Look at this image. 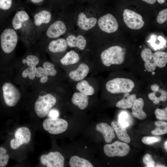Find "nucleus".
I'll list each match as a JSON object with an SVG mask.
<instances>
[{
    "instance_id": "obj_32",
    "label": "nucleus",
    "mask_w": 167,
    "mask_h": 167,
    "mask_svg": "<svg viewBox=\"0 0 167 167\" xmlns=\"http://www.w3.org/2000/svg\"><path fill=\"white\" fill-rule=\"evenodd\" d=\"M12 0H0V10L7 12L10 14L16 10L12 8Z\"/></svg>"
},
{
    "instance_id": "obj_19",
    "label": "nucleus",
    "mask_w": 167,
    "mask_h": 167,
    "mask_svg": "<svg viewBox=\"0 0 167 167\" xmlns=\"http://www.w3.org/2000/svg\"><path fill=\"white\" fill-rule=\"evenodd\" d=\"M96 129L103 135L105 141L111 143L115 137L114 130L112 126L105 122H101L96 125Z\"/></svg>"
},
{
    "instance_id": "obj_26",
    "label": "nucleus",
    "mask_w": 167,
    "mask_h": 167,
    "mask_svg": "<svg viewBox=\"0 0 167 167\" xmlns=\"http://www.w3.org/2000/svg\"><path fill=\"white\" fill-rule=\"evenodd\" d=\"M136 99L135 94L130 95L129 92L125 93L123 98L116 103V106L124 109L131 108Z\"/></svg>"
},
{
    "instance_id": "obj_14",
    "label": "nucleus",
    "mask_w": 167,
    "mask_h": 167,
    "mask_svg": "<svg viewBox=\"0 0 167 167\" xmlns=\"http://www.w3.org/2000/svg\"><path fill=\"white\" fill-rule=\"evenodd\" d=\"M98 24L102 31L108 33L116 31L119 26L116 18L110 13L101 17L98 20Z\"/></svg>"
},
{
    "instance_id": "obj_27",
    "label": "nucleus",
    "mask_w": 167,
    "mask_h": 167,
    "mask_svg": "<svg viewBox=\"0 0 167 167\" xmlns=\"http://www.w3.org/2000/svg\"><path fill=\"white\" fill-rule=\"evenodd\" d=\"M71 167H93L92 164L88 161L77 156H72L69 161Z\"/></svg>"
},
{
    "instance_id": "obj_12",
    "label": "nucleus",
    "mask_w": 167,
    "mask_h": 167,
    "mask_svg": "<svg viewBox=\"0 0 167 167\" xmlns=\"http://www.w3.org/2000/svg\"><path fill=\"white\" fill-rule=\"evenodd\" d=\"M124 22L129 28L133 29H139L144 25L142 16L135 12L125 9L123 14Z\"/></svg>"
},
{
    "instance_id": "obj_16",
    "label": "nucleus",
    "mask_w": 167,
    "mask_h": 167,
    "mask_svg": "<svg viewBox=\"0 0 167 167\" xmlns=\"http://www.w3.org/2000/svg\"><path fill=\"white\" fill-rule=\"evenodd\" d=\"M91 69L88 64L84 62L81 63L75 68L69 71L68 76L71 81L77 82L85 79L89 73Z\"/></svg>"
},
{
    "instance_id": "obj_6",
    "label": "nucleus",
    "mask_w": 167,
    "mask_h": 167,
    "mask_svg": "<svg viewBox=\"0 0 167 167\" xmlns=\"http://www.w3.org/2000/svg\"><path fill=\"white\" fill-rule=\"evenodd\" d=\"M31 16L35 28L36 44L44 31L45 27L51 22L52 14L49 11L43 9L32 13Z\"/></svg>"
},
{
    "instance_id": "obj_43",
    "label": "nucleus",
    "mask_w": 167,
    "mask_h": 167,
    "mask_svg": "<svg viewBox=\"0 0 167 167\" xmlns=\"http://www.w3.org/2000/svg\"><path fill=\"white\" fill-rule=\"evenodd\" d=\"M157 2L160 4H163L165 2V0H157Z\"/></svg>"
},
{
    "instance_id": "obj_44",
    "label": "nucleus",
    "mask_w": 167,
    "mask_h": 167,
    "mask_svg": "<svg viewBox=\"0 0 167 167\" xmlns=\"http://www.w3.org/2000/svg\"><path fill=\"white\" fill-rule=\"evenodd\" d=\"M156 167H165V165H157L156 166Z\"/></svg>"
},
{
    "instance_id": "obj_25",
    "label": "nucleus",
    "mask_w": 167,
    "mask_h": 167,
    "mask_svg": "<svg viewBox=\"0 0 167 167\" xmlns=\"http://www.w3.org/2000/svg\"><path fill=\"white\" fill-rule=\"evenodd\" d=\"M118 139L126 143H129L131 139L128 135L126 128L122 126L118 122L113 121L111 124Z\"/></svg>"
},
{
    "instance_id": "obj_9",
    "label": "nucleus",
    "mask_w": 167,
    "mask_h": 167,
    "mask_svg": "<svg viewBox=\"0 0 167 167\" xmlns=\"http://www.w3.org/2000/svg\"><path fill=\"white\" fill-rule=\"evenodd\" d=\"M67 122L60 118H51L45 119L43 122L44 129L49 133L56 135L65 131L68 127Z\"/></svg>"
},
{
    "instance_id": "obj_39",
    "label": "nucleus",
    "mask_w": 167,
    "mask_h": 167,
    "mask_svg": "<svg viewBox=\"0 0 167 167\" xmlns=\"http://www.w3.org/2000/svg\"><path fill=\"white\" fill-rule=\"evenodd\" d=\"M151 88L153 92L156 91L159 89V87L158 85L155 84L151 86Z\"/></svg>"
},
{
    "instance_id": "obj_23",
    "label": "nucleus",
    "mask_w": 167,
    "mask_h": 167,
    "mask_svg": "<svg viewBox=\"0 0 167 167\" xmlns=\"http://www.w3.org/2000/svg\"><path fill=\"white\" fill-rule=\"evenodd\" d=\"M66 41L68 46L70 47H76L80 50H84L87 44L86 39L81 35L77 37L74 35H70L67 37Z\"/></svg>"
},
{
    "instance_id": "obj_18",
    "label": "nucleus",
    "mask_w": 167,
    "mask_h": 167,
    "mask_svg": "<svg viewBox=\"0 0 167 167\" xmlns=\"http://www.w3.org/2000/svg\"><path fill=\"white\" fill-rule=\"evenodd\" d=\"M79 54L73 50L67 52L66 54L55 64L59 67L64 69L66 67L73 66L80 61Z\"/></svg>"
},
{
    "instance_id": "obj_3",
    "label": "nucleus",
    "mask_w": 167,
    "mask_h": 167,
    "mask_svg": "<svg viewBox=\"0 0 167 167\" xmlns=\"http://www.w3.org/2000/svg\"><path fill=\"white\" fill-rule=\"evenodd\" d=\"M13 13L10 21L11 25L17 34L19 40L26 49L35 44V28L31 17L24 9L19 8Z\"/></svg>"
},
{
    "instance_id": "obj_45",
    "label": "nucleus",
    "mask_w": 167,
    "mask_h": 167,
    "mask_svg": "<svg viewBox=\"0 0 167 167\" xmlns=\"http://www.w3.org/2000/svg\"><path fill=\"white\" fill-rule=\"evenodd\" d=\"M152 75H154L155 74V73L154 72V71H152Z\"/></svg>"
},
{
    "instance_id": "obj_11",
    "label": "nucleus",
    "mask_w": 167,
    "mask_h": 167,
    "mask_svg": "<svg viewBox=\"0 0 167 167\" xmlns=\"http://www.w3.org/2000/svg\"><path fill=\"white\" fill-rule=\"evenodd\" d=\"M31 132L28 128L20 127L17 129L15 134V138L10 141V146L13 149L19 148L24 144H28L31 139Z\"/></svg>"
},
{
    "instance_id": "obj_33",
    "label": "nucleus",
    "mask_w": 167,
    "mask_h": 167,
    "mask_svg": "<svg viewBox=\"0 0 167 167\" xmlns=\"http://www.w3.org/2000/svg\"><path fill=\"white\" fill-rule=\"evenodd\" d=\"M6 153L5 148L0 147V167H5L8 164L9 156Z\"/></svg>"
},
{
    "instance_id": "obj_4",
    "label": "nucleus",
    "mask_w": 167,
    "mask_h": 167,
    "mask_svg": "<svg viewBox=\"0 0 167 167\" xmlns=\"http://www.w3.org/2000/svg\"><path fill=\"white\" fill-rule=\"evenodd\" d=\"M59 67L43 56L38 66L35 78L30 90L62 83V78Z\"/></svg>"
},
{
    "instance_id": "obj_40",
    "label": "nucleus",
    "mask_w": 167,
    "mask_h": 167,
    "mask_svg": "<svg viewBox=\"0 0 167 167\" xmlns=\"http://www.w3.org/2000/svg\"><path fill=\"white\" fill-rule=\"evenodd\" d=\"M143 1L150 4H153L154 3L156 0H142Z\"/></svg>"
},
{
    "instance_id": "obj_31",
    "label": "nucleus",
    "mask_w": 167,
    "mask_h": 167,
    "mask_svg": "<svg viewBox=\"0 0 167 167\" xmlns=\"http://www.w3.org/2000/svg\"><path fill=\"white\" fill-rule=\"evenodd\" d=\"M118 122L122 126L126 128L131 125V119L129 114L126 112H122L119 115Z\"/></svg>"
},
{
    "instance_id": "obj_28",
    "label": "nucleus",
    "mask_w": 167,
    "mask_h": 167,
    "mask_svg": "<svg viewBox=\"0 0 167 167\" xmlns=\"http://www.w3.org/2000/svg\"><path fill=\"white\" fill-rule=\"evenodd\" d=\"M148 96L154 103L158 104L161 101L164 102L167 100V92L164 90L159 89L150 93Z\"/></svg>"
},
{
    "instance_id": "obj_21",
    "label": "nucleus",
    "mask_w": 167,
    "mask_h": 167,
    "mask_svg": "<svg viewBox=\"0 0 167 167\" xmlns=\"http://www.w3.org/2000/svg\"><path fill=\"white\" fill-rule=\"evenodd\" d=\"M75 88L77 91L88 96H92L95 93V89L90 81L86 79L77 82Z\"/></svg>"
},
{
    "instance_id": "obj_17",
    "label": "nucleus",
    "mask_w": 167,
    "mask_h": 167,
    "mask_svg": "<svg viewBox=\"0 0 167 167\" xmlns=\"http://www.w3.org/2000/svg\"><path fill=\"white\" fill-rule=\"evenodd\" d=\"M66 30L64 23L61 20H57L49 26L45 31V36H41L40 38L45 36L49 39L57 38L64 34Z\"/></svg>"
},
{
    "instance_id": "obj_8",
    "label": "nucleus",
    "mask_w": 167,
    "mask_h": 167,
    "mask_svg": "<svg viewBox=\"0 0 167 167\" xmlns=\"http://www.w3.org/2000/svg\"><path fill=\"white\" fill-rule=\"evenodd\" d=\"M135 84L132 80L120 78L111 79L105 84L106 90L112 94L129 93L131 92Z\"/></svg>"
},
{
    "instance_id": "obj_42",
    "label": "nucleus",
    "mask_w": 167,
    "mask_h": 167,
    "mask_svg": "<svg viewBox=\"0 0 167 167\" xmlns=\"http://www.w3.org/2000/svg\"><path fill=\"white\" fill-rule=\"evenodd\" d=\"M164 148L167 151V141H166L164 144Z\"/></svg>"
},
{
    "instance_id": "obj_13",
    "label": "nucleus",
    "mask_w": 167,
    "mask_h": 167,
    "mask_svg": "<svg viewBox=\"0 0 167 167\" xmlns=\"http://www.w3.org/2000/svg\"><path fill=\"white\" fill-rule=\"evenodd\" d=\"M40 161L43 165L47 167H63L64 158L58 152H50L47 154L42 155Z\"/></svg>"
},
{
    "instance_id": "obj_1",
    "label": "nucleus",
    "mask_w": 167,
    "mask_h": 167,
    "mask_svg": "<svg viewBox=\"0 0 167 167\" xmlns=\"http://www.w3.org/2000/svg\"><path fill=\"white\" fill-rule=\"evenodd\" d=\"M43 53L34 45L26 49L23 56L16 58L13 67L15 83L30 89L35 79L38 66L43 56Z\"/></svg>"
},
{
    "instance_id": "obj_22",
    "label": "nucleus",
    "mask_w": 167,
    "mask_h": 167,
    "mask_svg": "<svg viewBox=\"0 0 167 167\" xmlns=\"http://www.w3.org/2000/svg\"><path fill=\"white\" fill-rule=\"evenodd\" d=\"M97 22L94 17L87 18L83 13H80L78 17L77 24L79 27L84 30H88L93 28Z\"/></svg>"
},
{
    "instance_id": "obj_36",
    "label": "nucleus",
    "mask_w": 167,
    "mask_h": 167,
    "mask_svg": "<svg viewBox=\"0 0 167 167\" xmlns=\"http://www.w3.org/2000/svg\"><path fill=\"white\" fill-rule=\"evenodd\" d=\"M167 20V9H165L160 11L156 18V21L159 24H162Z\"/></svg>"
},
{
    "instance_id": "obj_37",
    "label": "nucleus",
    "mask_w": 167,
    "mask_h": 167,
    "mask_svg": "<svg viewBox=\"0 0 167 167\" xmlns=\"http://www.w3.org/2000/svg\"><path fill=\"white\" fill-rule=\"evenodd\" d=\"M143 162L146 165V167H154L155 162L151 155L148 154H146L143 157Z\"/></svg>"
},
{
    "instance_id": "obj_29",
    "label": "nucleus",
    "mask_w": 167,
    "mask_h": 167,
    "mask_svg": "<svg viewBox=\"0 0 167 167\" xmlns=\"http://www.w3.org/2000/svg\"><path fill=\"white\" fill-rule=\"evenodd\" d=\"M148 42L150 43L151 46L155 50L163 48L164 46L166 47L165 41L161 36H152L151 39Z\"/></svg>"
},
{
    "instance_id": "obj_38",
    "label": "nucleus",
    "mask_w": 167,
    "mask_h": 167,
    "mask_svg": "<svg viewBox=\"0 0 167 167\" xmlns=\"http://www.w3.org/2000/svg\"><path fill=\"white\" fill-rule=\"evenodd\" d=\"M49 117L51 118H58L59 116V111L56 108H52L48 114Z\"/></svg>"
},
{
    "instance_id": "obj_15",
    "label": "nucleus",
    "mask_w": 167,
    "mask_h": 167,
    "mask_svg": "<svg viewBox=\"0 0 167 167\" xmlns=\"http://www.w3.org/2000/svg\"><path fill=\"white\" fill-rule=\"evenodd\" d=\"M67 47L66 40L63 38H59L50 41L46 45L38 49L43 52L46 50L50 54L54 55L65 52Z\"/></svg>"
},
{
    "instance_id": "obj_30",
    "label": "nucleus",
    "mask_w": 167,
    "mask_h": 167,
    "mask_svg": "<svg viewBox=\"0 0 167 167\" xmlns=\"http://www.w3.org/2000/svg\"><path fill=\"white\" fill-rule=\"evenodd\" d=\"M155 124L156 127L151 132L152 135H159L167 133V122L164 121H156L155 122Z\"/></svg>"
},
{
    "instance_id": "obj_10",
    "label": "nucleus",
    "mask_w": 167,
    "mask_h": 167,
    "mask_svg": "<svg viewBox=\"0 0 167 167\" xmlns=\"http://www.w3.org/2000/svg\"><path fill=\"white\" fill-rule=\"evenodd\" d=\"M130 150L128 144L118 141L112 144H106L104 147L105 154L109 157L125 156L129 153Z\"/></svg>"
},
{
    "instance_id": "obj_5",
    "label": "nucleus",
    "mask_w": 167,
    "mask_h": 167,
    "mask_svg": "<svg viewBox=\"0 0 167 167\" xmlns=\"http://www.w3.org/2000/svg\"><path fill=\"white\" fill-rule=\"evenodd\" d=\"M141 56L146 70L150 72L154 71L157 66L164 67L167 63V53L165 52L157 51L153 53L151 50L146 48L142 51Z\"/></svg>"
},
{
    "instance_id": "obj_2",
    "label": "nucleus",
    "mask_w": 167,
    "mask_h": 167,
    "mask_svg": "<svg viewBox=\"0 0 167 167\" xmlns=\"http://www.w3.org/2000/svg\"><path fill=\"white\" fill-rule=\"evenodd\" d=\"M63 90L62 83L29 90L30 93L36 97L34 109L38 117L43 118L48 115L57 103V95Z\"/></svg>"
},
{
    "instance_id": "obj_20",
    "label": "nucleus",
    "mask_w": 167,
    "mask_h": 167,
    "mask_svg": "<svg viewBox=\"0 0 167 167\" xmlns=\"http://www.w3.org/2000/svg\"><path fill=\"white\" fill-rule=\"evenodd\" d=\"M89 96L78 91L73 93L71 98L72 103L80 109H86L89 104Z\"/></svg>"
},
{
    "instance_id": "obj_35",
    "label": "nucleus",
    "mask_w": 167,
    "mask_h": 167,
    "mask_svg": "<svg viewBox=\"0 0 167 167\" xmlns=\"http://www.w3.org/2000/svg\"><path fill=\"white\" fill-rule=\"evenodd\" d=\"M167 107L164 109H157L155 111V114L156 118L160 120H167Z\"/></svg>"
},
{
    "instance_id": "obj_7",
    "label": "nucleus",
    "mask_w": 167,
    "mask_h": 167,
    "mask_svg": "<svg viewBox=\"0 0 167 167\" xmlns=\"http://www.w3.org/2000/svg\"><path fill=\"white\" fill-rule=\"evenodd\" d=\"M125 52L120 46L116 45L109 47L104 50L101 55L102 64L109 67L112 65H120L124 62Z\"/></svg>"
},
{
    "instance_id": "obj_24",
    "label": "nucleus",
    "mask_w": 167,
    "mask_h": 167,
    "mask_svg": "<svg viewBox=\"0 0 167 167\" xmlns=\"http://www.w3.org/2000/svg\"><path fill=\"white\" fill-rule=\"evenodd\" d=\"M144 105L143 99L139 98L136 99L131 107L132 115L141 120L144 119L147 117L146 113L143 110Z\"/></svg>"
},
{
    "instance_id": "obj_41",
    "label": "nucleus",
    "mask_w": 167,
    "mask_h": 167,
    "mask_svg": "<svg viewBox=\"0 0 167 167\" xmlns=\"http://www.w3.org/2000/svg\"><path fill=\"white\" fill-rule=\"evenodd\" d=\"M35 4L39 3L42 2L44 0H29Z\"/></svg>"
},
{
    "instance_id": "obj_34",
    "label": "nucleus",
    "mask_w": 167,
    "mask_h": 167,
    "mask_svg": "<svg viewBox=\"0 0 167 167\" xmlns=\"http://www.w3.org/2000/svg\"><path fill=\"white\" fill-rule=\"evenodd\" d=\"M161 138L158 136H144L142 139V142L147 145H150L160 141Z\"/></svg>"
}]
</instances>
